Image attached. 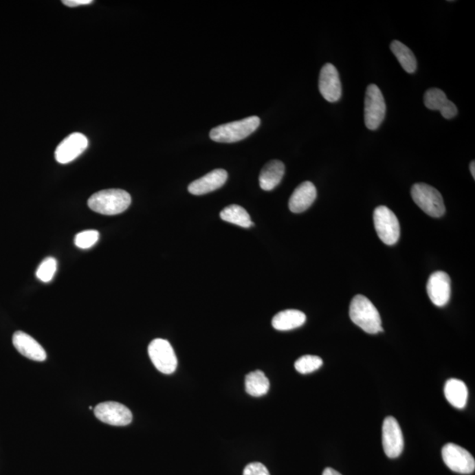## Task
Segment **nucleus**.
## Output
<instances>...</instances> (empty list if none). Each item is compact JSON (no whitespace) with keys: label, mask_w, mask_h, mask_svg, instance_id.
Wrapping results in <instances>:
<instances>
[{"label":"nucleus","mask_w":475,"mask_h":475,"mask_svg":"<svg viewBox=\"0 0 475 475\" xmlns=\"http://www.w3.org/2000/svg\"><path fill=\"white\" fill-rule=\"evenodd\" d=\"M131 203V195L118 188L97 192L87 202L88 206L93 212L107 216L118 215L125 212Z\"/></svg>","instance_id":"obj_1"},{"label":"nucleus","mask_w":475,"mask_h":475,"mask_svg":"<svg viewBox=\"0 0 475 475\" xmlns=\"http://www.w3.org/2000/svg\"><path fill=\"white\" fill-rule=\"evenodd\" d=\"M350 317L355 325L371 335L384 331L379 311L372 301L363 295H357L352 300Z\"/></svg>","instance_id":"obj_2"},{"label":"nucleus","mask_w":475,"mask_h":475,"mask_svg":"<svg viewBox=\"0 0 475 475\" xmlns=\"http://www.w3.org/2000/svg\"><path fill=\"white\" fill-rule=\"evenodd\" d=\"M260 124L261 119L258 116H250L240 121L217 126L210 131V137L219 143L239 142L254 133Z\"/></svg>","instance_id":"obj_3"},{"label":"nucleus","mask_w":475,"mask_h":475,"mask_svg":"<svg viewBox=\"0 0 475 475\" xmlns=\"http://www.w3.org/2000/svg\"><path fill=\"white\" fill-rule=\"evenodd\" d=\"M414 202L432 218H440L445 213L442 195L435 188L426 184H417L411 188Z\"/></svg>","instance_id":"obj_4"},{"label":"nucleus","mask_w":475,"mask_h":475,"mask_svg":"<svg viewBox=\"0 0 475 475\" xmlns=\"http://www.w3.org/2000/svg\"><path fill=\"white\" fill-rule=\"evenodd\" d=\"M374 226L383 243L393 246L401 235V226L395 214L386 206L377 207L373 213Z\"/></svg>","instance_id":"obj_5"},{"label":"nucleus","mask_w":475,"mask_h":475,"mask_svg":"<svg viewBox=\"0 0 475 475\" xmlns=\"http://www.w3.org/2000/svg\"><path fill=\"white\" fill-rule=\"evenodd\" d=\"M386 105L379 87L372 84L367 87L364 99V122L371 131H375L385 119Z\"/></svg>","instance_id":"obj_6"},{"label":"nucleus","mask_w":475,"mask_h":475,"mask_svg":"<svg viewBox=\"0 0 475 475\" xmlns=\"http://www.w3.org/2000/svg\"><path fill=\"white\" fill-rule=\"evenodd\" d=\"M148 353L154 366L160 373L172 374L177 368L178 361L174 349L168 341L164 339H155L148 347Z\"/></svg>","instance_id":"obj_7"},{"label":"nucleus","mask_w":475,"mask_h":475,"mask_svg":"<svg viewBox=\"0 0 475 475\" xmlns=\"http://www.w3.org/2000/svg\"><path fill=\"white\" fill-rule=\"evenodd\" d=\"M442 457L445 464L455 473L470 474L475 470V461L467 450L455 443H446L442 449Z\"/></svg>","instance_id":"obj_8"},{"label":"nucleus","mask_w":475,"mask_h":475,"mask_svg":"<svg viewBox=\"0 0 475 475\" xmlns=\"http://www.w3.org/2000/svg\"><path fill=\"white\" fill-rule=\"evenodd\" d=\"M382 443L384 452L390 459L398 458L404 452V434L395 417H388L384 421Z\"/></svg>","instance_id":"obj_9"},{"label":"nucleus","mask_w":475,"mask_h":475,"mask_svg":"<svg viewBox=\"0 0 475 475\" xmlns=\"http://www.w3.org/2000/svg\"><path fill=\"white\" fill-rule=\"evenodd\" d=\"M94 415L102 423L112 426H127L131 423L132 413L124 405L115 401H106L97 405Z\"/></svg>","instance_id":"obj_10"},{"label":"nucleus","mask_w":475,"mask_h":475,"mask_svg":"<svg viewBox=\"0 0 475 475\" xmlns=\"http://www.w3.org/2000/svg\"><path fill=\"white\" fill-rule=\"evenodd\" d=\"M87 146V137L80 132H75L58 144L55 152L56 162L60 164H68L80 156Z\"/></svg>","instance_id":"obj_11"},{"label":"nucleus","mask_w":475,"mask_h":475,"mask_svg":"<svg viewBox=\"0 0 475 475\" xmlns=\"http://www.w3.org/2000/svg\"><path fill=\"white\" fill-rule=\"evenodd\" d=\"M451 278L448 273L436 272L432 274L427 283V294L435 306H446L451 298Z\"/></svg>","instance_id":"obj_12"},{"label":"nucleus","mask_w":475,"mask_h":475,"mask_svg":"<svg viewBox=\"0 0 475 475\" xmlns=\"http://www.w3.org/2000/svg\"><path fill=\"white\" fill-rule=\"evenodd\" d=\"M319 89L323 98L329 102H336L341 99L342 84L335 65L326 64L320 70Z\"/></svg>","instance_id":"obj_13"},{"label":"nucleus","mask_w":475,"mask_h":475,"mask_svg":"<svg viewBox=\"0 0 475 475\" xmlns=\"http://www.w3.org/2000/svg\"><path fill=\"white\" fill-rule=\"evenodd\" d=\"M228 172L224 169H215L197 180L191 182L188 192L195 196H202L221 188L228 180Z\"/></svg>","instance_id":"obj_14"},{"label":"nucleus","mask_w":475,"mask_h":475,"mask_svg":"<svg viewBox=\"0 0 475 475\" xmlns=\"http://www.w3.org/2000/svg\"><path fill=\"white\" fill-rule=\"evenodd\" d=\"M12 344H14L15 349L28 360L37 362L46 360V351H44L38 342H36L32 336L26 333L15 332L12 336Z\"/></svg>","instance_id":"obj_15"},{"label":"nucleus","mask_w":475,"mask_h":475,"mask_svg":"<svg viewBox=\"0 0 475 475\" xmlns=\"http://www.w3.org/2000/svg\"><path fill=\"white\" fill-rule=\"evenodd\" d=\"M424 104L430 110H439L445 119H452L458 114L457 107L448 99L439 88H430L424 94Z\"/></svg>","instance_id":"obj_16"},{"label":"nucleus","mask_w":475,"mask_h":475,"mask_svg":"<svg viewBox=\"0 0 475 475\" xmlns=\"http://www.w3.org/2000/svg\"><path fill=\"white\" fill-rule=\"evenodd\" d=\"M317 197L316 186L311 181H305L296 188L289 201V208L291 212L301 213L309 209Z\"/></svg>","instance_id":"obj_17"},{"label":"nucleus","mask_w":475,"mask_h":475,"mask_svg":"<svg viewBox=\"0 0 475 475\" xmlns=\"http://www.w3.org/2000/svg\"><path fill=\"white\" fill-rule=\"evenodd\" d=\"M285 166L280 160L274 159L263 166L259 176L260 186L262 190L270 191L281 182L284 177Z\"/></svg>","instance_id":"obj_18"},{"label":"nucleus","mask_w":475,"mask_h":475,"mask_svg":"<svg viewBox=\"0 0 475 475\" xmlns=\"http://www.w3.org/2000/svg\"><path fill=\"white\" fill-rule=\"evenodd\" d=\"M306 320L307 316L303 311L289 309L276 314L272 319V326L279 331H288L303 326Z\"/></svg>","instance_id":"obj_19"},{"label":"nucleus","mask_w":475,"mask_h":475,"mask_svg":"<svg viewBox=\"0 0 475 475\" xmlns=\"http://www.w3.org/2000/svg\"><path fill=\"white\" fill-rule=\"evenodd\" d=\"M445 396L450 404L462 410L465 407L468 398V390L463 382L457 379L448 380L445 386Z\"/></svg>","instance_id":"obj_20"},{"label":"nucleus","mask_w":475,"mask_h":475,"mask_svg":"<svg viewBox=\"0 0 475 475\" xmlns=\"http://www.w3.org/2000/svg\"><path fill=\"white\" fill-rule=\"evenodd\" d=\"M245 388L248 395L261 397L267 395L269 390V382L262 371L248 373L245 379Z\"/></svg>","instance_id":"obj_21"},{"label":"nucleus","mask_w":475,"mask_h":475,"mask_svg":"<svg viewBox=\"0 0 475 475\" xmlns=\"http://www.w3.org/2000/svg\"><path fill=\"white\" fill-rule=\"evenodd\" d=\"M390 48H391L393 54L396 56L401 67L406 71L408 74H414L417 71V58H415L413 52L408 46L399 41L395 40L393 41Z\"/></svg>","instance_id":"obj_22"},{"label":"nucleus","mask_w":475,"mask_h":475,"mask_svg":"<svg viewBox=\"0 0 475 475\" xmlns=\"http://www.w3.org/2000/svg\"><path fill=\"white\" fill-rule=\"evenodd\" d=\"M220 218L224 221L243 228H250L253 225V222H252L250 214L247 213V210L240 206H236V204L225 208L220 212Z\"/></svg>","instance_id":"obj_23"},{"label":"nucleus","mask_w":475,"mask_h":475,"mask_svg":"<svg viewBox=\"0 0 475 475\" xmlns=\"http://www.w3.org/2000/svg\"><path fill=\"white\" fill-rule=\"evenodd\" d=\"M323 361L317 355H307L295 362V369L302 374L316 372L322 366Z\"/></svg>","instance_id":"obj_24"},{"label":"nucleus","mask_w":475,"mask_h":475,"mask_svg":"<svg viewBox=\"0 0 475 475\" xmlns=\"http://www.w3.org/2000/svg\"><path fill=\"white\" fill-rule=\"evenodd\" d=\"M58 263L55 258L48 257L40 264L36 270L37 278L43 283H49L54 278Z\"/></svg>","instance_id":"obj_25"},{"label":"nucleus","mask_w":475,"mask_h":475,"mask_svg":"<svg viewBox=\"0 0 475 475\" xmlns=\"http://www.w3.org/2000/svg\"><path fill=\"white\" fill-rule=\"evenodd\" d=\"M99 237V232L96 231V230H87V231L81 232L76 235L74 243L76 247L81 248V250H88L97 243Z\"/></svg>","instance_id":"obj_26"},{"label":"nucleus","mask_w":475,"mask_h":475,"mask_svg":"<svg viewBox=\"0 0 475 475\" xmlns=\"http://www.w3.org/2000/svg\"><path fill=\"white\" fill-rule=\"evenodd\" d=\"M243 475H270L268 468L259 462H253L244 468Z\"/></svg>","instance_id":"obj_27"},{"label":"nucleus","mask_w":475,"mask_h":475,"mask_svg":"<svg viewBox=\"0 0 475 475\" xmlns=\"http://www.w3.org/2000/svg\"><path fill=\"white\" fill-rule=\"evenodd\" d=\"M92 0H64L62 1L63 4L70 6V8H76V6L86 5L92 4Z\"/></svg>","instance_id":"obj_28"},{"label":"nucleus","mask_w":475,"mask_h":475,"mask_svg":"<svg viewBox=\"0 0 475 475\" xmlns=\"http://www.w3.org/2000/svg\"><path fill=\"white\" fill-rule=\"evenodd\" d=\"M322 475H342L339 472L333 470L331 467H327L325 470L323 471Z\"/></svg>","instance_id":"obj_29"},{"label":"nucleus","mask_w":475,"mask_h":475,"mask_svg":"<svg viewBox=\"0 0 475 475\" xmlns=\"http://www.w3.org/2000/svg\"><path fill=\"white\" fill-rule=\"evenodd\" d=\"M470 171L472 175H473V177L475 178V162H472L470 163Z\"/></svg>","instance_id":"obj_30"},{"label":"nucleus","mask_w":475,"mask_h":475,"mask_svg":"<svg viewBox=\"0 0 475 475\" xmlns=\"http://www.w3.org/2000/svg\"><path fill=\"white\" fill-rule=\"evenodd\" d=\"M89 410H93V407H92V406H91V407H89Z\"/></svg>","instance_id":"obj_31"}]
</instances>
